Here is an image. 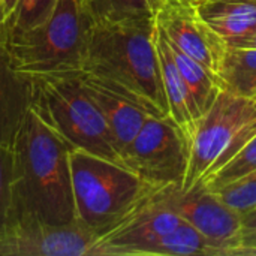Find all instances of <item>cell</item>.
<instances>
[{"instance_id": "obj_14", "label": "cell", "mask_w": 256, "mask_h": 256, "mask_svg": "<svg viewBox=\"0 0 256 256\" xmlns=\"http://www.w3.org/2000/svg\"><path fill=\"white\" fill-rule=\"evenodd\" d=\"M156 46H158L165 96H166V102L170 108V118L182 130L186 140L192 142L196 126L201 120V114L194 102V98L183 76L180 75L176 66V62L171 56L168 39L159 26H158V34H156Z\"/></svg>"}, {"instance_id": "obj_6", "label": "cell", "mask_w": 256, "mask_h": 256, "mask_svg": "<svg viewBox=\"0 0 256 256\" xmlns=\"http://www.w3.org/2000/svg\"><path fill=\"white\" fill-rule=\"evenodd\" d=\"M256 124V100L222 88L201 117L190 142L189 168L182 190H189L213 171L237 135Z\"/></svg>"}, {"instance_id": "obj_24", "label": "cell", "mask_w": 256, "mask_h": 256, "mask_svg": "<svg viewBox=\"0 0 256 256\" xmlns=\"http://www.w3.org/2000/svg\"><path fill=\"white\" fill-rule=\"evenodd\" d=\"M20 4V0H0V20L4 28V38H6V28Z\"/></svg>"}, {"instance_id": "obj_9", "label": "cell", "mask_w": 256, "mask_h": 256, "mask_svg": "<svg viewBox=\"0 0 256 256\" xmlns=\"http://www.w3.org/2000/svg\"><path fill=\"white\" fill-rule=\"evenodd\" d=\"M200 3L195 0H162L156 21L174 45L219 78L228 44L201 16Z\"/></svg>"}, {"instance_id": "obj_27", "label": "cell", "mask_w": 256, "mask_h": 256, "mask_svg": "<svg viewBox=\"0 0 256 256\" xmlns=\"http://www.w3.org/2000/svg\"><path fill=\"white\" fill-rule=\"evenodd\" d=\"M243 225L244 230H256V210L243 214Z\"/></svg>"}, {"instance_id": "obj_1", "label": "cell", "mask_w": 256, "mask_h": 256, "mask_svg": "<svg viewBox=\"0 0 256 256\" xmlns=\"http://www.w3.org/2000/svg\"><path fill=\"white\" fill-rule=\"evenodd\" d=\"M69 152L70 146L32 105L12 144L8 226L28 222L63 226L78 222Z\"/></svg>"}, {"instance_id": "obj_4", "label": "cell", "mask_w": 256, "mask_h": 256, "mask_svg": "<svg viewBox=\"0 0 256 256\" xmlns=\"http://www.w3.org/2000/svg\"><path fill=\"white\" fill-rule=\"evenodd\" d=\"M30 78L32 105L70 148L86 150L123 165L111 130L87 93L80 70L30 75Z\"/></svg>"}, {"instance_id": "obj_16", "label": "cell", "mask_w": 256, "mask_h": 256, "mask_svg": "<svg viewBox=\"0 0 256 256\" xmlns=\"http://www.w3.org/2000/svg\"><path fill=\"white\" fill-rule=\"evenodd\" d=\"M168 44H170L171 56L176 62V66H177L180 75L183 76V80L194 98V102L202 117L210 110V106L213 105V102L216 100L218 94L222 90L220 80L213 72H210L206 66H202L200 62H196L195 58H192L190 56L183 52L170 39H168Z\"/></svg>"}, {"instance_id": "obj_2", "label": "cell", "mask_w": 256, "mask_h": 256, "mask_svg": "<svg viewBox=\"0 0 256 256\" xmlns=\"http://www.w3.org/2000/svg\"><path fill=\"white\" fill-rule=\"evenodd\" d=\"M156 16L93 24L81 70L152 117L170 118Z\"/></svg>"}, {"instance_id": "obj_8", "label": "cell", "mask_w": 256, "mask_h": 256, "mask_svg": "<svg viewBox=\"0 0 256 256\" xmlns=\"http://www.w3.org/2000/svg\"><path fill=\"white\" fill-rule=\"evenodd\" d=\"M156 195L165 207L206 238L216 256H230L234 249L242 246L243 216L228 207L204 182L189 190L176 186L159 189Z\"/></svg>"}, {"instance_id": "obj_28", "label": "cell", "mask_w": 256, "mask_h": 256, "mask_svg": "<svg viewBox=\"0 0 256 256\" xmlns=\"http://www.w3.org/2000/svg\"><path fill=\"white\" fill-rule=\"evenodd\" d=\"M230 256H256V248H237Z\"/></svg>"}, {"instance_id": "obj_26", "label": "cell", "mask_w": 256, "mask_h": 256, "mask_svg": "<svg viewBox=\"0 0 256 256\" xmlns=\"http://www.w3.org/2000/svg\"><path fill=\"white\" fill-rule=\"evenodd\" d=\"M240 248H256V230H244Z\"/></svg>"}, {"instance_id": "obj_5", "label": "cell", "mask_w": 256, "mask_h": 256, "mask_svg": "<svg viewBox=\"0 0 256 256\" xmlns=\"http://www.w3.org/2000/svg\"><path fill=\"white\" fill-rule=\"evenodd\" d=\"M92 20L81 0H56L36 27L6 38L12 64L27 75L81 70Z\"/></svg>"}, {"instance_id": "obj_10", "label": "cell", "mask_w": 256, "mask_h": 256, "mask_svg": "<svg viewBox=\"0 0 256 256\" xmlns=\"http://www.w3.org/2000/svg\"><path fill=\"white\" fill-rule=\"evenodd\" d=\"M98 236L81 224H14L0 237V256H92Z\"/></svg>"}, {"instance_id": "obj_22", "label": "cell", "mask_w": 256, "mask_h": 256, "mask_svg": "<svg viewBox=\"0 0 256 256\" xmlns=\"http://www.w3.org/2000/svg\"><path fill=\"white\" fill-rule=\"evenodd\" d=\"M54 4L56 0H20V4L6 28V38L40 24L50 15Z\"/></svg>"}, {"instance_id": "obj_19", "label": "cell", "mask_w": 256, "mask_h": 256, "mask_svg": "<svg viewBox=\"0 0 256 256\" xmlns=\"http://www.w3.org/2000/svg\"><path fill=\"white\" fill-rule=\"evenodd\" d=\"M162 0H81L93 24L156 16Z\"/></svg>"}, {"instance_id": "obj_30", "label": "cell", "mask_w": 256, "mask_h": 256, "mask_svg": "<svg viewBox=\"0 0 256 256\" xmlns=\"http://www.w3.org/2000/svg\"><path fill=\"white\" fill-rule=\"evenodd\" d=\"M252 99H255V100H256V92H255V93H254V96H252Z\"/></svg>"}, {"instance_id": "obj_18", "label": "cell", "mask_w": 256, "mask_h": 256, "mask_svg": "<svg viewBox=\"0 0 256 256\" xmlns=\"http://www.w3.org/2000/svg\"><path fill=\"white\" fill-rule=\"evenodd\" d=\"M216 256L206 238L184 220L172 231L160 236L140 252L138 256Z\"/></svg>"}, {"instance_id": "obj_12", "label": "cell", "mask_w": 256, "mask_h": 256, "mask_svg": "<svg viewBox=\"0 0 256 256\" xmlns=\"http://www.w3.org/2000/svg\"><path fill=\"white\" fill-rule=\"evenodd\" d=\"M32 98L30 75L14 68L4 42H0V146L12 147Z\"/></svg>"}, {"instance_id": "obj_25", "label": "cell", "mask_w": 256, "mask_h": 256, "mask_svg": "<svg viewBox=\"0 0 256 256\" xmlns=\"http://www.w3.org/2000/svg\"><path fill=\"white\" fill-rule=\"evenodd\" d=\"M228 46H237V48H256V32L252 33L250 36L244 38V39H240Z\"/></svg>"}, {"instance_id": "obj_17", "label": "cell", "mask_w": 256, "mask_h": 256, "mask_svg": "<svg viewBox=\"0 0 256 256\" xmlns=\"http://www.w3.org/2000/svg\"><path fill=\"white\" fill-rule=\"evenodd\" d=\"M219 80L222 88L252 98L256 92V48L228 46Z\"/></svg>"}, {"instance_id": "obj_29", "label": "cell", "mask_w": 256, "mask_h": 256, "mask_svg": "<svg viewBox=\"0 0 256 256\" xmlns=\"http://www.w3.org/2000/svg\"><path fill=\"white\" fill-rule=\"evenodd\" d=\"M0 42H4V28H3L2 20H0Z\"/></svg>"}, {"instance_id": "obj_11", "label": "cell", "mask_w": 256, "mask_h": 256, "mask_svg": "<svg viewBox=\"0 0 256 256\" xmlns=\"http://www.w3.org/2000/svg\"><path fill=\"white\" fill-rule=\"evenodd\" d=\"M156 192L99 237L92 256H138L142 248L178 226L183 220L160 202Z\"/></svg>"}, {"instance_id": "obj_32", "label": "cell", "mask_w": 256, "mask_h": 256, "mask_svg": "<svg viewBox=\"0 0 256 256\" xmlns=\"http://www.w3.org/2000/svg\"><path fill=\"white\" fill-rule=\"evenodd\" d=\"M195 2H204V0H195Z\"/></svg>"}, {"instance_id": "obj_20", "label": "cell", "mask_w": 256, "mask_h": 256, "mask_svg": "<svg viewBox=\"0 0 256 256\" xmlns=\"http://www.w3.org/2000/svg\"><path fill=\"white\" fill-rule=\"evenodd\" d=\"M254 171H256V134L232 159H230L224 166L210 174L204 180V183L210 190H214Z\"/></svg>"}, {"instance_id": "obj_21", "label": "cell", "mask_w": 256, "mask_h": 256, "mask_svg": "<svg viewBox=\"0 0 256 256\" xmlns=\"http://www.w3.org/2000/svg\"><path fill=\"white\" fill-rule=\"evenodd\" d=\"M228 207L242 216L256 210V171L213 190Z\"/></svg>"}, {"instance_id": "obj_7", "label": "cell", "mask_w": 256, "mask_h": 256, "mask_svg": "<svg viewBox=\"0 0 256 256\" xmlns=\"http://www.w3.org/2000/svg\"><path fill=\"white\" fill-rule=\"evenodd\" d=\"M190 158V142L171 118L148 117L122 154L123 165L156 190L182 188Z\"/></svg>"}, {"instance_id": "obj_15", "label": "cell", "mask_w": 256, "mask_h": 256, "mask_svg": "<svg viewBox=\"0 0 256 256\" xmlns=\"http://www.w3.org/2000/svg\"><path fill=\"white\" fill-rule=\"evenodd\" d=\"M201 16L228 45L256 32V3L246 0H204L198 4Z\"/></svg>"}, {"instance_id": "obj_3", "label": "cell", "mask_w": 256, "mask_h": 256, "mask_svg": "<svg viewBox=\"0 0 256 256\" xmlns=\"http://www.w3.org/2000/svg\"><path fill=\"white\" fill-rule=\"evenodd\" d=\"M76 220L99 237L156 192L129 168L80 148L69 152Z\"/></svg>"}, {"instance_id": "obj_13", "label": "cell", "mask_w": 256, "mask_h": 256, "mask_svg": "<svg viewBox=\"0 0 256 256\" xmlns=\"http://www.w3.org/2000/svg\"><path fill=\"white\" fill-rule=\"evenodd\" d=\"M80 76L87 93L90 94V98L94 100L99 111L102 112L111 130L117 150L122 156L126 147L134 141V138L138 135L142 124L150 116L144 112L141 108H138L135 104L129 102L123 96L117 94L116 92L98 82L88 74L80 70Z\"/></svg>"}, {"instance_id": "obj_23", "label": "cell", "mask_w": 256, "mask_h": 256, "mask_svg": "<svg viewBox=\"0 0 256 256\" xmlns=\"http://www.w3.org/2000/svg\"><path fill=\"white\" fill-rule=\"evenodd\" d=\"M12 147L0 146V237L4 234L10 216Z\"/></svg>"}, {"instance_id": "obj_31", "label": "cell", "mask_w": 256, "mask_h": 256, "mask_svg": "<svg viewBox=\"0 0 256 256\" xmlns=\"http://www.w3.org/2000/svg\"><path fill=\"white\" fill-rule=\"evenodd\" d=\"M246 2H252V3H256V0H246Z\"/></svg>"}]
</instances>
